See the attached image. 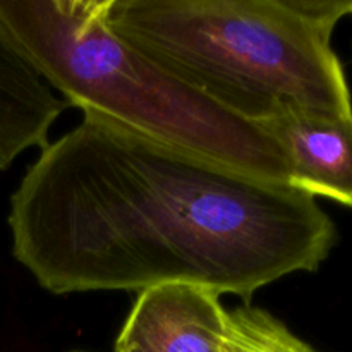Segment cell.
<instances>
[{
	"mask_svg": "<svg viewBox=\"0 0 352 352\" xmlns=\"http://www.w3.org/2000/svg\"><path fill=\"white\" fill-rule=\"evenodd\" d=\"M9 227L14 258L55 296L184 282L251 305L337 243L311 196L93 112L28 168Z\"/></svg>",
	"mask_w": 352,
	"mask_h": 352,
	"instance_id": "6da1fadb",
	"label": "cell"
},
{
	"mask_svg": "<svg viewBox=\"0 0 352 352\" xmlns=\"http://www.w3.org/2000/svg\"><path fill=\"white\" fill-rule=\"evenodd\" d=\"M352 0H112L109 26L226 112L263 124L285 109L352 117L332 48Z\"/></svg>",
	"mask_w": 352,
	"mask_h": 352,
	"instance_id": "7a4b0ae2",
	"label": "cell"
},
{
	"mask_svg": "<svg viewBox=\"0 0 352 352\" xmlns=\"http://www.w3.org/2000/svg\"><path fill=\"white\" fill-rule=\"evenodd\" d=\"M110 6L112 0H0V28L69 107L287 186V158L277 141L117 36Z\"/></svg>",
	"mask_w": 352,
	"mask_h": 352,
	"instance_id": "3957f363",
	"label": "cell"
},
{
	"mask_svg": "<svg viewBox=\"0 0 352 352\" xmlns=\"http://www.w3.org/2000/svg\"><path fill=\"white\" fill-rule=\"evenodd\" d=\"M226 308L205 285L162 284L140 292L113 352H223Z\"/></svg>",
	"mask_w": 352,
	"mask_h": 352,
	"instance_id": "277c9868",
	"label": "cell"
},
{
	"mask_svg": "<svg viewBox=\"0 0 352 352\" xmlns=\"http://www.w3.org/2000/svg\"><path fill=\"white\" fill-rule=\"evenodd\" d=\"M260 127L287 158V186L352 208V117L327 119L285 109Z\"/></svg>",
	"mask_w": 352,
	"mask_h": 352,
	"instance_id": "5b68a950",
	"label": "cell"
},
{
	"mask_svg": "<svg viewBox=\"0 0 352 352\" xmlns=\"http://www.w3.org/2000/svg\"><path fill=\"white\" fill-rule=\"evenodd\" d=\"M67 107L0 28V170L28 148H47Z\"/></svg>",
	"mask_w": 352,
	"mask_h": 352,
	"instance_id": "8992f818",
	"label": "cell"
},
{
	"mask_svg": "<svg viewBox=\"0 0 352 352\" xmlns=\"http://www.w3.org/2000/svg\"><path fill=\"white\" fill-rule=\"evenodd\" d=\"M222 344L229 352H318L277 316L253 305L226 309Z\"/></svg>",
	"mask_w": 352,
	"mask_h": 352,
	"instance_id": "52a82bcc",
	"label": "cell"
},
{
	"mask_svg": "<svg viewBox=\"0 0 352 352\" xmlns=\"http://www.w3.org/2000/svg\"><path fill=\"white\" fill-rule=\"evenodd\" d=\"M222 351H223V352H229V351H227V349H226V347H223V344H222Z\"/></svg>",
	"mask_w": 352,
	"mask_h": 352,
	"instance_id": "ba28073f",
	"label": "cell"
},
{
	"mask_svg": "<svg viewBox=\"0 0 352 352\" xmlns=\"http://www.w3.org/2000/svg\"><path fill=\"white\" fill-rule=\"evenodd\" d=\"M74 352H85V351H74Z\"/></svg>",
	"mask_w": 352,
	"mask_h": 352,
	"instance_id": "9c48e42d",
	"label": "cell"
},
{
	"mask_svg": "<svg viewBox=\"0 0 352 352\" xmlns=\"http://www.w3.org/2000/svg\"><path fill=\"white\" fill-rule=\"evenodd\" d=\"M351 16H352V10H351Z\"/></svg>",
	"mask_w": 352,
	"mask_h": 352,
	"instance_id": "30bf717a",
	"label": "cell"
}]
</instances>
